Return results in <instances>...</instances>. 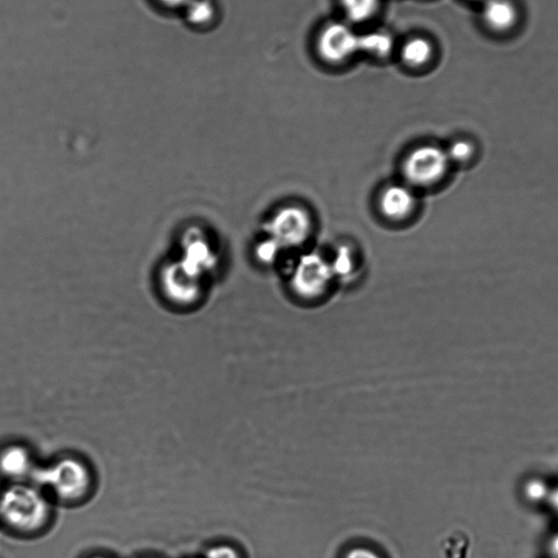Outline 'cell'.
<instances>
[{
    "label": "cell",
    "instance_id": "21",
    "mask_svg": "<svg viewBox=\"0 0 558 558\" xmlns=\"http://www.w3.org/2000/svg\"><path fill=\"white\" fill-rule=\"evenodd\" d=\"M553 547H554L555 552L558 553V537L555 539V541L553 543Z\"/></svg>",
    "mask_w": 558,
    "mask_h": 558
},
{
    "label": "cell",
    "instance_id": "12",
    "mask_svg": "<svg viewBox=\"0 0 558 558\" xmlns=\"http://www.w3.org/2000/svg\"><path fill=\"white\" fill-rule=\"evenodd\" d=\"M341 5L349 21L362 23L375 16L380 7V0H341Z\"/></svg>",
    "mask_w": 558,
    "mask_h": 558
},
{
    "label": "cell",
    "instance_id": "11",
    "mask_svg": "<svg viewBox=\"0 0 558 558\" xmlns=\"http://www.w3.org/2000/svg\"><path fill=\"white\" fill-rule=\"evenodd\" d=\"M433 56L432 44L423 38H415L406 42L400 52L405 65L419 68L428 64Z\"/></svg>",
    "mask_w": 558,
    "mask_h": 558
},
{
    "label": "cell",
    "instance_id": "17",
    "mask_svg": "<svg viewBox=\"0 0 558 558\" xmlns=\"http://www.w3.org/2000/svg\"><path fill=\"white\" fill-rule=\"evenodd\" d=\"M206 558H240V556L236 550L228 547V545H218L206 554Z\"/></svg>",
    "mask_w": 558,
    "mask_h": 558
},
{
    "label": "cell",
    "instance_id": "19",
    "mask_svg": "<svg viewBox=\"0 0 558 558\" xmlns=\"http://www.w3.org/2000/svg\"><path fill=\"white\" fill-rule=\"evenodd\" d=\"M345 558H381L379 554H376L367 548H356L347 553Z\"/></svg>",
    "mask_w": 558,
    "mask_h": 558
},
{
    "label": "cell",
    "instance_id": "7",
    "mask_svg": "<svg viewBox=\"0 0 558 558\" xmlns=\"http://www.w3.org/2000/svg\"><path fill=\"white\" fill-rule=\"evenodd\" d=\"M380 203L383 215L392 221L405 220L416 208L415 194L403 185H395L385 189Z\"/></svg>",
    "mask_w": 558,
    "mask_h": 558
},
{
    "label": "cell",
    "instance_id": "15",
    "mask_svg": "<svg viewBox=\"0 0 558 558\" xmlns=\"http://www.w3.org/2000/svg\"><path fill=\"white\" fill-rule=\"evenodd\" d=\"M282 249L284 248L278 242L269 237L258 246L257 256L263 263L270 264L277 260Z\"/></svg>",
    "mask_w": 558,
    "mask_h": 558
},
{
    "label": "cell",
    "instance_id": "4",
    "mask_svg": "<svg viewBox=\"0 0 558 558\" xmlns=\"http://www.w3.org/2000/svg\"><path fill=\"white\" fill-rule=\"evenodd\" d=\"M333 278L331 264L319 253L305 254L294 266V289L297 294L305 298H317L323 295Z\"/></svg>",
    "mask_w": 558,
    "mask_h": 558
},
{
    "label": "cell",
    "instance_id": "16",
    "mask_svg": "<svg viewBox=\"0 0 558 558\" xmlns=\"http://www.w3.org/2000/svg\"><path fill=\"white\" fill-rule=\"evenodd\" d=\"M473 154H475V149H473V145L468 141H457L452 145L450 151L447 152L448 159L457 163L469 161Z\"/></svg>",
    "mask_w": 558,
    "mask_h": 558
},
{
    "label": "cell",
    "instance_id": "22",
    "mask_svg": "<svg viewBox=\"0 0 558 558\" xmlns=\"http://www.w3.org/2000/svg\"><path fill=\"white\" fill-rule=\"evenodd\" d=\"M555 504H556V506L558 507V492H557V494H556V496H555Z\"/></svg>",
    "mask_w": 558,
    "mask_h": 558
},
{
    "label": "cell",
    "instance_id": "6",
    "mask_svg": "<svg viewBox=\"0 0 558 558\" xmlns=\"http://www.w3.org/2000/svg\"><path fill=\"white\" fill-rule=\"evenodd\" d=\"M317 45L325 62L343 64L359 52V35L347 24L333 22L321 31Z\"/></svg>",
    "mask_w": 558,
    "mask_h": 558
},
{
    "label": "cell",
    "instance_id": "10",
    "mask_svg": "<svg viewBox=\"0 0 558 558\" xmlns=\"http://www.w3.org/2000/svg\"><path fill=\"white\" fill-rule=\"evenodd\" d=\"M394 50V39L391 34L374 31L359 35V52L375 58H385Z\"/></svg>",
    "mask_w": 558,
    "mask_h": 558
},
{
    "label": "cell",
    "instance_id": "1",
    "mask_svg": "<svg viewBox=\"0 0 558 558\" xmlns=\"http://www.w3.org/2000/svg\"><path fill=\"white\" fill-rule=\"evenodd\" d=\"M50 512L46 497L32 485L12 484L0 494V519L16 530L41 529L50 518Z\"/></svg>",
    "mask_w": 558,
    "mask_h": 558
},
{
    "label": "cell",
    "instance_id": "5",
    "mask_svg": "<svg viewBox=\"0 0 558 558\" xmlns=\"http://www.w3.org/2000/svg\"><path fill=\"white\" fill-rule=\"evenodd\" d=\"M312 232V221L306 210L287 206L279 211L269 225V234L283 248L305 244Z\"/></svg>",
    "mask_w": 558,
    "mask_h": 558
},
{
    "label": "cell",
    "instance_id": "2",
    "mask_svg": "<svg viewBox=\"0 0 558 558\" xmlns=\"http://www.w3.org/2000/svg\"><path fill=\"white\" fill-rule=\"evenodd\" d=\"M33 481L50 489L64 501H77L86 495L91 487V475L86 465L74 458H65L31 472Z\"/></svg>",
    "mask_w": 558,
    "mask_h": 558
},
{
    "label": "cell",
    "instance_id": "3",
    "mask_svg": "<svg viewBox=\"0 0 558 558\" xmlns=\"http://www.w3.org/2000/svg\"><path fill=\"white\" fill-rule=\"evenodd\" d=\"M450 162L447 152L433 145H423L408 155L404 175L411 185L430 187L443 179Z\"/></svg>",
    "mask_w": 558,
    "mask_h": 558
},
{
    "label": "cell",
    "instance_id": "8",
    "mask_svg": "<svg viewBox=\"0 0 558 558\" xmlns=\"http://www.w3.org/2000/svg\"><path fill=\"white\" fill-rule=\"evenodd\" d=\"M32 460L26 448L11 445L0 453V473L6 478L20 480L31 475Z\"/></svg>",
    "mask_w": 558,
    "mask_h": 558
},
{
    "label": "cell",
    "instance_id": "14",
    "mask_svg": "<svg viewBox=\"0 0 558 558\" xmlns=\"http://www.w3.org/2000/svg\"><path fill=\"white\" fill-rule=\"evenodd\" d=\"M330 264L334 277H347L355 268L353 253L347 247L339 248L334 261Z\"/></svg>",
    "mask_w": 558,
    "mask_h": 558
},
{
    "label": "cell",
    "instance_id": "13",
    "mask_svg": "<svg viewBox=\"0 0 558 558\" xmlns=\"http://www.w3.org/2000/svg\"><path fill=\"white\" fill-rule=\"evenodd\" d=\"M184 9L185 18L191 27H206L213 21L215 15V9L210 0H191Z\"/></svg>",
    "mask_w": 558,
    "mask_h": 558
},
{
    "label": "cell",
    "instance_id": "9",
    "mask_svg": "<svg viewBox=\"0 0 558 558\" xmlns=\"http://www.w3.org/2000/svg\"><path fill=\"white\" fill-rule=\"evenodd\" d=\"M483 17L489 26L497 30L512 27L516 20V9L509 0H487Z\"/></svg>",
    "mask_w": 558,
    "mask_h": 558
},
{
    "label": "cell",
    "instance_id": "18",
    "mask_svg": "<svg viewBox=\"0 0 558 558\" xmlns=\"http://www.w3.org/2000/svg\"><path fill=\"white\" fill-rule=\"evenodd\" d=\"M545 493H547V488L542 482L533 481L528 484L527 494L531 500H541Z\"/></svg>",
    "mask_w": 558,
    "mask_h": 558
},
{
    "label": "cell",
    "instance_id": "23",
    "mask_svg": "<svg viewBox=\"0 0 558 558\" xmlns=\"http://www.w3.org/2000/svg\"><path fill=\"white\" fill-rule=\"evenodd\" d=\"M95 558H103V557H95Z\"/></svg>",
    "mask_w": 558,
    "mask_h": 558
},
{
    "label": "cell",
    "instance_id": "20",
    "mask_svg": "<svg viewBox=\"0 0 558 558\" xmlns=\"http://www.w3.org/2000/svg\"><path fill=\"white\" fill-rule=\"evenodd\" d=\"M160 2L169 8H185L191 0H160Z\"/></svg>",
    "mask_w": 558,
    "mask_h": 558
}]
</instances>
